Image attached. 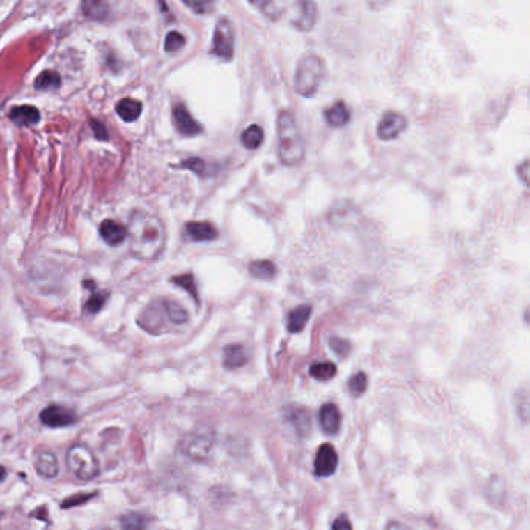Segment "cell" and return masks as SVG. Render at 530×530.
I'll return each instance as SVG.
<instances>
[{"instance_id": "1", "label": "cell", "mask_w": 530, "mask_h": 530, "mask_svg": "<svg viewBox=\"0 0 530 530\" xmlns=\"http://www.w3.org/2000/svg\"><path fill=\"white\" fill-rule=\"evenodd\" d=\"M261 13L271 21L288 16L294 29L300 31H310L316 24L318 10L316 5L308 0H297V2H279V0H265V2H254Z\"/></svg>"}, {"instance_id": "2", "label": "cell", "mask_w": 530, "mask_h": 530, "mask_svg": "<svg viewBox=\"0 0 530 530\" xmlns=\"http://www.w3.org/2000/svg\"><path fill=\"white\" fill-rule=\"evenodd\" d=\"M277 153L281 164L299 165L305 157V143L300 127L290 111H281L277 118Z\"/></svg>"}, {"instance_id": "3", "label": "cell", "mask_w": 530, "mask_h": 530, "mask_svg": "<svg viewBox=\"0 0 530 530\" xmlns=\"http://www.w3.org/2000/svg\"><path fill=\"white\" fill-rule=\"evenodd\" d=\"M132 247L143 258H153L164 244V227L150 215L136 213L131 221Z\"/></svg>"}, {"instance_id": "4", "label": "cell", "mask_w": 530, "mask_h": 530, "mask_svg": "<svg viewBox=\"0 0 530 530\" xmlns=\"http://www.w3.org/2000/svg\"><path fill=\"white\" fill-rule=\"evenodd\" d=\"M325 75V64L322 58L316 55H306L300 59L296 77H294V89L302 97H313L319 89L322 78Z\"/></svg>"}, {"instance_id": "5", "label": "cell", "mask_w": 530, "mask_h": 530, "mask_svg": "<svg viewBox=\"0 0 530 530\" xmlns=\"http://www.w3.org/2000/svg\"><path fill=\"white\" fill-rule=\"evenodd\" d=\"M67 465L73 476L81 481H91L100 473L98 460L89 446L75 444L67 453Z\"/></svg>"}, {"instance_id": "6", "label": "cell", "mask_w": 530, "mask_h": 530, "mask_svg": "<svg viewBox=\"0 0 530 530\" xmlns=\"http://www.w3.org/2000/svg\"><path fill=\"white\" fill-rule=\"evenodd\" d=\"M212 446L213 434L209 429H196L180 440V451L189 459L196 462H203L209 458Z\"/></svg>"}, {"instance_id": "7", "label": "cell", "mask_w": 530, "mask_h": 530, "mask_svg": "<svg viewBox=\"0 0 530 530\" xmlns=\"http://www.w3.org/2000/svg\"><path fill=\"white\" fill-rule=\"evenodd\" d=\"M235 49V33L233 25L227 17H221L213 33L212 53L223 59H231Z\"/></svg>"}, {"instance_id": "8", "label": "cell", "mask_w": 530, "mask_h": 530, "mask_svg": "<svg viewBox=\"0 0 530 530\" xmlns=\"http://www.w3.org/2000/svg\"><path fill=\"white\" fill-rule=\"evenodd\" d=\"M338 468V453L330 444H324L319 446L314 459V474L319 478H328Z\"/></svg>"}, {"instance_id": "9", "label": "cell", "mask_w": 530, "mask_h": 530, "mask_svg": "<svg viewBox=\"0 0 530 530\" xmlns=\"http://www.w3.org/2000/svg\"><path fill=\"white\" fill-rule=\"evenodd\" d=\"M41 420L45 426L50 428H64L70 426L77 421V415L69 407L50 405L41 412Z\"/></svg>"}, {"instance_id": "10", "label": "cell", "mask_w": 530, "mask_h": 530, "mask_svg": "<svg viewBox=\"0 0 530 530\" xmlns=\"http://www.w3.org/2000/svg\"><path fill=\"white\" fill-rule=\"evenodd\" d=\"M328 219H330V223L334 227H350L358 224V221L361 219V212L357 205L342 201V203H338L330 210Z\"/></svg>"}, {"instance_id": "11", "label": "cell", "mask_w": 530, "mask_h": 530, "mask_svg": "<svg viewBox=\"0 0 530 530\" xmlns=\"http://www.w3.org/2000/svg\"><path fill=\"white\" fill-rule=\"evenodd\" d=\"M406 130V118L398 112L389 111L381 118L378 126V137L381 140H392Z\"/></svg>"}, {"instance_id": "12", "label": "cell", "mask_w": 530, "mask_h": 530, "mask_svg": "<svg viewBox=\"0 0 530 530\" xmlns=\"http://www.w3.org/2000/svg\"><path fill=\"white\" fill-rule=\"evenodd\" d=\"M173 120L174 125H176V130L180 134H184V136H196V134L203 131V127L192 117V114L182 103L174 104Z\"/></svg>"}, {"instance_id": "13", "label": "cell", "mask_w": 530, "mask_h": 530, "mask_svg": "<svg viewBox=\"0 0 530 530\" xmlns=\"http://www.w3.org/2000/svg\"><path fill=\"white\" fill-rule=\"evenodd\" d=\"M320 426L325 434H336L341 428V411L336 405L325 403L319 412Z\"/></svg>"}, {"instance_id": "14", "label": "cell", "mask_w": 530, "mask_h": 530, "mask_svg": "<svg viewBox=\"0 0 530 530\" xmlns=\"http://www.w3.org/2000/svg\"><path fill=\"white\" fill-rule=\"evenodd\" d=\"M185 232L193 241H212L218 238V231L207 221H190L185 224Z\"/></svg>"}, {"instance_id": "15", "label": "cell", "mask_w": 530, "mask_h": 530, "mask_svg": "<svg viewBox=\"0 0 530 530\" xmlns=\"http://www.w3.org/2000/svg\"><path fill=\"white\" fill-rule=\"evenodd\" d=\"M100 235H102V238L107 244L117 246L126 240L127 231L123 224L117 223V221L104 219L103 223L100 224Z\"/></svg>"}, {"instance_id": "16", "label": "cell", "mask_w": 530, "mask_h": 530, "mask_svg": "<svg viewBox=\"0 0 530 530\" xmlns=\"http://www.w3.org/2000/svg\"><path fill=\"white\" fill-rule=\"evenodd\" d=\"M36 471L42 476V478L52 479L55 478L59 471V464L56 455L52 451H39L35 460Z\"/></svg>"}, {"instance_id": "17", "label": "cell", "mask_w": 530, "mask_h": 530, "mask_svg": "<svg viewBox=\"0 0 530 530\" xmlns=\"http://www.w3.org/2000/svg\"><path fill=\"white\" fill-rule=\"evenodd\" d=\"M10 118L13 122H16L17 125L22 126H29V125H35L39 122V111L35 106L31 104H22V106H16L13 107L10 112Z\"/></svg>"}, {"instance_id": "18", "label": "cell", "mask_w": 530, "mask_h": 530, "mask_svg": "<svg viewBox=\"0 0 530 530\" xmlns=\"http://www.w3.org/2000/svg\"><path fill=\"white\" fill-rule=\"evenodd\" d=\"M311 316V306L310 305H300L290 313L288 316V330L291 333H300L304 330L308 319Z\"/></svg>"}, {"instance_id": "19", "label": "cell", "mask_w": 530, "mask_h": 530, "mask_svg": "<svg viewBox=\"0 0 530 530\" xmlns=\"http://www.w3.org/2000/svg\"><path fill=\"white\" fill-rule=\"evenodd\" d=\"M116 111L120 118L125 120V122H134V120L139 118L140 112H142V103L134 98H123L117 103Z\"/></svg>"}, {"instance_id": "20", "label": "cell", "mask_w": 530, "mask_h": 530, "mask_svg": "<svg viewBox=\"0 0 530 530\" xmlns=\"http://www.w3.org/2000/svg\"><path fill=\"white\" fill-rule=\"evenodd\" d=\"M325 120L327 123L332 126H345L350 122V112H348V107L344 102H338L336 104H333L325 111Z\"/></svg>"}, {"instance_id": "21", "label": "cell", "mask_w": 530, "mask_h": 530, "mask_svg": "<svg viewBox=\"0 0 530 530\" xmlns=\"http://www.w3.org/2000/svg\"><path fill=\"white\" fill-rule=\"evenodd\" d=\"M286 419L291 421L293 426L300 435H305L311 429L310 414L304 407H291L286 414Z\"/></svg>"}, {"instance_id": "22", "label": "cell", "mask_w": 530, "mask_h": 530, "mask_svg": "<svg viewBox=\"0 0 530 530\" xmlns=\"http://www.w3.org/2000/svg\"><path fill=\"white\" fill-rule=\"evenodd\" d=\"M249 272L255 279L270 280L277 276V266L271 260H254L249 265Z\"/></svg>"}, {"instance_id": "23", "label": "cell", "mask_w": 530, "mask_h": 530, "mask_svg": "<svg viewBox=\"0 0 530 530\" xmlns=\"http://www.w3.org/2000/svg\"><path fill=\"white\" fill-rule=\"evenodd\" d=\"M247 361L244 348L233 344V345H227L224 348V366L226 368H238L241 366H244V362Z\"/></svg>"}, {"instance_id": "24", "label": "cell", "mask_w": 530, "mask_h": 530, "mask_svg": "<svg viewBox=\"0 0 530 530\" xmlns=\"http://www.w3.org/2000/svg\"><path fill=\"white\" fill-rule=\"evenodd\" d=\"M151 520L142 513H126L120 520L123 530H148Z\"/></svg>"}, {"instance_id": "25", "label": "cell", "mask_w": 530, "mask_h": 530, "mask_svg": "<svg viewBox=\"0 0 530 530\" xmlns=\"http://www.w3.org/2000/svg\"><path fill=\"white\" fill-rule=\"evenodd\" d=\"M263 139L265 132L258 125H251L241 134V143H243L247 150H257L258 146L263 143Z\"/></svg>"}, {"instance_id": "26", "label": "cell", "mask_w": 530, "mask_h": 530, "mask_svg": "<svg viewBox=\"0 0 530 530\" xmlns=\"http://www.w3.org/2000/svg\"><path fill=\"white\" fill-rule=\"evenodd\" d=\"M336 366H334L333 362H316V364L310 367L311 377L320 381L332 380L334 375H336Z\"/></svg>"}, {"instance_id": "27", "label": "cell", "mask_w": 530, "mask_h": 530, "mask_svg": "<svg viewBox=\"0 0 530 530\" xmlns=\"http://www.w3.org/2000/svg\"><path fill=\"white\" fill-rule=\"evenodd\" d=\"M59 84H61V77L58 75V72H52V70L42 72L35 81V87L39 91L56 89V87H59Z\"/></svg>"}, {"instance_id": "28", "label": "cell", "mask_w": 530, "mask_h": 530, "mask_svg": "<svg viewBox=\"0 0 530 530\" xmlns=\"http://www.w3.org/2000/svg\"><path fill=\"white\" fill-rule=\"evenodd\" d=\"M165 304V310L166 314H169V319L173 324H185L189 320V314L180 306L178 302H171V300H164Z\"/></svg>"}, {"instance_id": "29", "label": "cell", "mask_w": 530, "mask_h": 530, "mask_svg": "<svg viewBox=\"0 0 530 530\" xmlns=\"http://www.w3.org/2000/svg\"><path fill=\"white\" fill-rule=\"evenodd\" d=\"M367 377L364 372H358L357 375H353L348 381V391L353 395V397H361L362 393L367 391Z\"/></svg>"}, {"instance_id": "30", "label": "cell", "mask_w": 530, "mask_h": 530, "mask_svg": "<svg viewBox=\"0 0 530 530\" xmlns=\"http://www.w3.org/2000/svg\"><path fill=\"white\" fill-rule=\"evenodd\" d=\"M106 299H107L106 293H93L92 296L89 297V300H87V304L84 306V311L89 313V314L98 313L104 306Z\"/></svg>"}, {"instance_id": "31", "label": "cell", "mask_w": 530, "mask_h": 530, "mask_svg": "<svg viewBox=\"0 0 530 530\" xmlns=\"http://www.w3.org/2000/svg\"><path fill=\"white\" fill-rule=\"evenodd\" d=\"M173 281H174V283H176V285H179L180 288H184V290H185L187 293H190V294H192V297H193L194 300H198L196 283H194V279H193L192 274H182V276L174 277Z\"/></svg>"}, {"instance_id": "32", "label": "cell", "mask_w": 530, "mask_h": 530, "mask_svg": "<svg viewBox=\"0 0 530 530\" xmlns=\"http://www.w3.org/2000/svg\"><path fill=\"white\" fill-rule=\"evenodd\" d=\"M185 45V38L179 31H170L165 38V50L166 52H178Z\"/></svg>"}, {"instance_id": "33", "label": "cell", "mask_w": 530, "mask_h": 530, "mask_svg": "<svg viewBox=\"0 0 530 530\" xmlns=\"http://www.w3.org/2000/svg\"><path fill=\"white\" fill-rule=\"evenodd\" d=\"M180 166H182V169H189V170L194 171L196 174H199V176H207V165L203 159H198V157L185 159L184 162L180 164Z\"/></svg>"}, {"instance_id": "34", "label": "cell", "mask_w": 530, "mask_h": 530, "mask_svg": "<svg viewBox=\"0 0 530 530\" xmlns=\"http://www.w3.org/2000/svg\"><path fill=\"white\" fill-rule=\"evenodd\" d=\"M83 8H84L86 16H91V17H95V19H102L106 15V11H104L106 5L100 3V2H86V3H83Z\"/></svg>"}, {"instance_id": "35", "label": "cell", "mask_w": 530, "mask_h": 530, "mask_svg": "<svg viewBox=\"0 0 530 530\" xmlns=\"http://www.w3.org/2000/svg\"><path fill=\"white\" fill-rule=\"evenodd\" d=\"M330 347L333 348V352L336 353L338 357H347V354L350 353V350H352L350 342L341 339V338H332Z\"/></svg>"}, {"instance_id": "36", "label": "cell", "mask_w": 530, "mask_h": 530, "mask_svg": "<svg viewBox=\"0 0 530 530\" xmlns=\"http://www.w3.org/2000/svg\"><path fill=\"white\" fill-rule=\"evenodd\" d=\"M333 530H353L350 520L345 515H339L336 520L333 521Z\"/></svg>"}, {"instance_id": "37", "label": "cell", "mask_w": 530, "mask_h": 530, "mask_svg": "<svg viewBox=\"0 0 530 530\" xmlns=\"http://www.w3.org/2000/svg\"><path fill=\"white\" fill-rule=\"evenodd\" d=\"M91 123H92V130H93V132H95L97 139L107 140V130H106V126L102 122H98V120H91Z\"/></svg>"}, {"instance_id": "38", "label": "cell", "mask_w": 530, "mask_h": 530, "mask_svg": "<svg viewBox=\"0 0 530 530\" xmlns=\"http://www.w3.org/2000/svg\"><path fill=\"white\" fill-rule=\"evenodd\" d=\"M185 5L194 10V13H199V15H204L212 8V3L209 2H185Z\"/></svg>"}, {"instance_id": "39", "label": "cell", "mask_w": 530, "mask_h": 530, "mask_svg": "<svg viewBox=\"0 0 530 530\" xmlns=\"http://www.w3.org/2000/svg\"><path fill=\"white\" fill-rule=\"evenodd\" d=\"M93 494H81V496H72L70 499H67L63 502V507H69V506H77V502H83V501H89Z\"/></svg>"}, {"instance_id": "40", "label": "cell", "mask_w": 530, "mask_h": 530, "mask_svg": "<svg viewBox=\"0 0 530 530\" xmlns=\"http://www.w3.org/2000/svg\"><path fill=\"white\" fill-rule=\"evenodd\" d=\"M527 170H529V160H524L520 166H518V173H521L520 176L522 179V182H524V185H527Z\"/></svg>"}, {"instance_id": "41", "label": "cell", "mask_w": 530, "mask_h": 530, "mask_svg": "<svg viewBox=\"0 0 530 530\" xmlns=\"http://www.w3.org/2000/svg\"><path fill=\"white\" fill-rule=\"evenodd\" d=\"M386 530H411L409 527H406L405 524H401V522H397V521H392L387 524V529Z\"/></svg>"}, {"instance_id": "42", "label": "cell", "mask_w": 530, "mask_h": 530, "mask_svg": "<svg viewBox=\"0 0 530 530\" xmlns=\"http://www.w3.org/2000/svg\"><path fill=\"white\" fill-rule=\"evenodd\" d=\"M5 476H6V469L3 467H0V482L5 479Z\"/></svg>"}, {"instance_id": "43", "label": "cell", "mask_w": 530, "mask_h": 530, "mask_svg": "<svg viewBox=\"0 0 530 530\" xmlns=\"http://www.w3.org/2000/svg\"><path fill=\"white\" fill-rule=\"evenodd\" d=\"M0 520H2V515H0Z\"/></svg>"}]
</instances>
